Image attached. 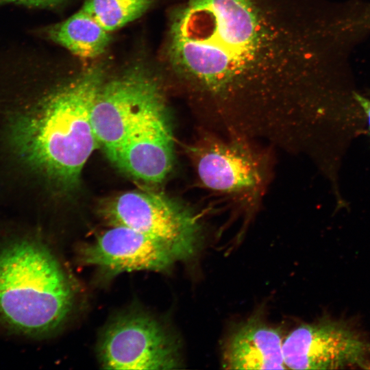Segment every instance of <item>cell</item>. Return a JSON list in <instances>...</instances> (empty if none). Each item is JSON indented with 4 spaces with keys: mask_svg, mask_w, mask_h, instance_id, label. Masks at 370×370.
I'll return each mask as SVG.
<instances>
[{
    "mask_svg": "<svg viewBox=\"0 0 370 370\" xmlns=\"http://www.w3.org/2000/svg\"><path fill=\"white\" fill-rule=\"evenodd\" d=\"M45 33L53 42L84 58L101 55L110 40L109 32L82 8L66 20L48 27Z\"/></svg>",
    "mask_w": 370,
    "mask_h": 370,
    "instance_id": "obj_12",
    "label": "cell"
},
{
    "mask_svg": "<svg viewBox=\"0 0 370 370\" xmlns=\"http://www.w3.org/2000/svg\"><path fill=\"white\" fill-rule=\"evenodd\" d=\"M99 212L110 225L127 227L166 245L178 261L192 258L200 244L198 217L160 193L131 190L102 203Z\"/></svg>",
    "mask_w": 370,
    "mask_h": 370,
    "instance_id": "obj_5",
    "label": "cell"
},
{
    "mask_svg": "<svg viewBox=\"0 0 370 370\" xmlns=\"http://www.w3.org/2000/svg\"><path fill=\"white\" fill-rule=\"evenodd\" d=\"M81 260L110 275L162 271L178 261L161 241L135 230L112 225L81 250Z\"/></svg>",
    "mask_w": 370,
    "mask_h": 370,
    "instance_id": "obj_9",
    "label": "cell"
},
{
    "mask_svg": "<svg viewBox=\"0 0 370 370\" xmlns=\"http://www.w3.org/2000/svg\"><path fill=\"white\" fill-rule=\"evenodd\" d=\"M64 0H0V5L14 3L30 8H53L61 5Z\"/></svg>",
    "mask_w": 370,
    "mask_h": 370,
    "instance_id": "obj_14",
    "label": "cell"
},
{
    "mask_svg": "<svg viewBox=\"0 0 370 370\" xmlns=\"http://www.w3.org/2000/svg\"><path fill=\"white\" fill-rule=\"evenodd\" d=\"M294 0H187L172 14L166 56L197 106L236 137L282 142L310 69Z\"/></svg>",
    "mask_w": 370,
    "mask_h": 370,
    "instance_id": "obj_1",
    "label": "cell"
},
{
    "mask_svg": "<svg viewBox=\"0 0 370 370\" xmlns=\"http://www.w3.org/2000/svg\"><path fill=\"white\" fill-rule=\"evenodd\" d=\"M166 110L162 87L138 65L104 80L94 101L91 123L98 145L110 160L140 125Z\"/></svg>",
    "mask_w": 370,
    "mask_h": 370,
    "instance_id": "obj_4",
    "label": "cell"
},
{
    "mask_svg": "<svg viewBox=\"0 0 370 370\" xmlns=\"http://www.w3.org/2000/svg\"><path fill=\"white\" fill-rule=\"evenodd\" d=\"M201 182L213 190L236 193L259 189L264 178L260 159L238 138H204L188 147Z\"/></svg>",
    "mask_w": 370,
    "mask_h": 370,
    "instance_id": "obj_8",
    "label": "cell"
},
{
    "mask_svg": "<svg viewBox=\"0 0 370 370\" xmlns=\"http://www.w3.org/2000/svg\"><path fill=\"white\" fill-rule=\"evenodd\" d=\"M73 304L62 266L41 241L0 238V334L37 337L58 329Z\"/></svg>",
    "mask_w": 370,
    "mask_h": 370,
    "instance_id": "obj_3",
    "label": "cell"
},
{
    "mask_svg": "<svg viewBox=\"0 0 370 370\" xmlns=\"http://www.w3.org/2000/svg\"><path fill=\"white\" fill-rule=\"evenodd\" d=\"M153 0H86L82 9L106 31L119 29L142 16Z\"/></svg>",
    "mask_w": 370,
    "mask_h": 370,
    "instance_id": "obj_13",
    "label": "cell"
},
{
    "mask_svg": "<svg viewBox=\"0 0 370 370\" xmlns=\"http://www.w3.org/2000/svg\"><path fill=\"white\" fill-rule=\"evenodd\" d=\"M280 330L253 318L240 325L223 351L225 369H286Z\"/></svg>",
    "mask_w": 370,
    "mask_h": 370,
    "instance_id": "obj_11",
    "label": "cell"
},
{
    "mask_svg": "<svg viewBox=\"0 0 370 370\" xmlns=\"http://www.w3.org/2000/svg\"><path fill=\"white\" fill-rule=\"evenodd\" d=\"M177 343L149 315H121L103 331L98 347L106 369L166 370L180 365Z\"/></svg>",
    "mask_w": 370,
    "mask_h": 370,
    "instance_id": "obj_6",
    "label": "cell"
},
{
    "mask_svg": "<svg viewBox=\"0 0 370 370\" xmlns=\"http://www.w3.org/2000/svg\"><path fill=\"white\" fill-rule=\"evenodd\" d=\"M354 98L360 104L367 115L370 131V101L357 93H354Z\"/></svg>",
    "mask_w": 370,
    "mask_h": 370,
    "instance_id": "obj_15",
    "label": "cell"
},
{
    "mask_svg": "<svg viewBox=\"0 0 370 370\" xmlns=\"http://www.w3.org/2000/svg\"><path fill=\"white\" fill-rule=\"evenodd\" d=\"M282 352L287 369L365 368L370 343L347 322L325 317L294 328L284 337Z\"/></svg>",
    "mask_w": 370,
    "mask_h": 370,
    "instance_id": "obj_7",
    "label": "cell"
},
{
    "mask_svg": "<svg viewBox=\"0 0 370 370\" xmlns=\"http://www.w3.org/2000/svg\"><path fill=\"white\" fill-rule=\"evenodd\" d=\"M105 79L102 65L90 67L14 114L8 139L19 158L64 188L77 184L86 162L99 145L91 112Z\"/></svg>",
    "mask_w": 370,
    "mask_h": 370,
    "instance_id": "obj_2",
    "label": "cell"
},
{
    "mask_svg": "<svg viewBox=\"0 0 370 370\" xmlns=\"http://www.w3.org/2000/svg\"><path fill=\"white\" fill-rule=\"evenodd\" d=\"M173 158V139L165 110L133 132L110 160L137 180L158 184L169 173Z\"/></svg>",
    "mask_w": 370,
    "mask_h": 370,
    "instance_id": "obj_10",
    "label": "cell"
}]
</instances>
